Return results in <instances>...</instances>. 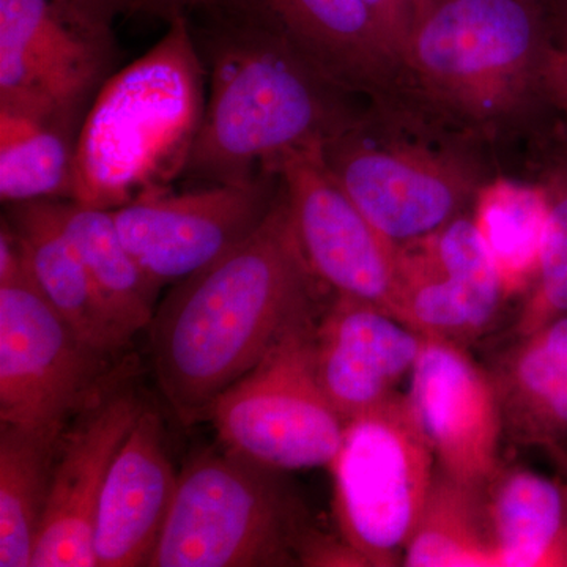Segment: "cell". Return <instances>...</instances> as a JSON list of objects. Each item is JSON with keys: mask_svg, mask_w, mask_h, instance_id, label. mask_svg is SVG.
Segmentation results:
<instances>
[{"mask_svg": "<svg viewBox=\"0 0 567 567\" xmlns=\"http://www.w3.org/2000/svg\"><path fill=\"white\" fill-rule=\"evenodd\" d=\"M323 286L298 244L281 186L256 233L215 264L174 284L151 323L153 371L183 423L252 371Z\"/></svg>", "mask_w": 567, "mask_h": 567, "instance_id": "6da1fadb", "label": "cell"}, {"mask_svg": "<svg viewBox=\"0 0 567 567\" xmlns=\"http://www.w3.org/2000/svg\"><path fill=\"white\" fill-rule=\"evenodd\" d=\"M200 55L208 85L182 175L189 186L275 175L284 156L324 147L354 122L336 95L346 89L264 20L216 33Z\"/></svg>", "mask_w": 567, "mask_h": 567, "instance_id": "7a4b0ae2", "label": "cell"}, {"mask_svg": "<svg viewBox=\"0 0 567 567\" xmlns=\"http://www.w3.org/2000/svg\"><path fill=\"white\" fill-rule=\"evenodd\" d=\"M205 65L188 17L111 74L85 112L74 203L115 210L182 178L203 122Z\"/></svg>", "mask_w": 567, "mask_h": 567, "instance_id": "3957f363", "label": "cell"}, {"mask_svg": "<svg viewBox=\"0 0 567 567\" xmlns=\"http://www.w3.org/2000/svg\"><path fill=\"white\" fill-rule=\"evenodd\" d=\"M308 513L281 470L205 451L178 476L151 567L298 566Z\"/></svg>", "mask_w": 567, "mask_h": 567, "instance_id": "277c9868", "label": "cell"}, {"mask_svg": "<svg viewBox=\"0 0 567 567\" xmlns=\"http://www.w3.org/2000/svg\"><path fill=\"white\" fill-rule=\"evenodd\" d=\"M550 44L528 0H434L402 55L424 92L491 121L543 87Z\"/></svg>", "mask_w": 567, "mask_h": 567, "instance_id": "5b68a950", "label": "cell"}, {"mask_svg": "<svg viewBox=\"0 0 567 567\" xmlns=\"http://www.w3.org/2000/svg\"><path fill=\"white\" fill-rule=\"evenodd\" d=\"M112 360L87 344L43 297L2 219L0 423L59 442L70 417L112 388Z\"/></svg>", "mask_w": 567, "mask_h": 567, "instance_id": "8992f818", "label": "cell"}, {"mask_svg": "<svg viewBox=\"0 0 567 567\" xmlns=\"http://www.w3.org/2000/svg\"><path fill=\"white\" fill-rule=\"evenodd\" d=\"M333 477L339 535L369 567L402 566L439 462L409 395L394 393L347 421Z\"/></svg>", "mask_w": 567, "mask_h": 567, "instance_id": "52a82bcc", "label": "cell"}, {"mask_svg": "<svg viewBox=\"0 0 567 567\" xmlns=\"http://www.w3.org/2000/svg\"><path fill=\"white\" fill-rule=\"evenodd\" d=\"M316 317L298 320L252 371L213 404L224 450L281 472L330 466L346 421L324 394L315 364Z\"/></svg>", "mask_w": 567, "mask_h": 567, "instance_id": "ba28073f", "label": "cell"}, {"mask_svg": "<svg viewBox=\"0 0 567 567\" xmlns=\"http://www.w3.org/2000/svg\"><path fill=\"white\" fill-rule=\"evenodd\" d=\"M323 156L357 207L394 245L435 233L462 215L480 189L453 156L368 136L358 121L324 145Z\"/></svg>", "mask_w": 567, "mask_h": 567, "instance_id": "9c48e42d", "label": "cell"}, {"mask_svg": "<svg viewBox=\"0 0 567 567\" xmlns=\"http://www.w3.org/2000/svg\"><path fill=\"white\" fill-rule=\"evenodd\" d=\"M276 175L245 183L189 186L148 194L112 210L123 244L156 286L177 284L215 264L271 212Z\"/></svg>", "mask_w": 567, "mask_h": 567, "instance_id": "30bf717a", "label": "cell"}, {"mask_svg": "<svg viewBox=\"0 0 567 567\" xmlns=\"http://www.w3.org/2000/svg\"><path fill=\"white\" fill-rule=\"evenodd\" d=\"M115 39L82 28L52 0H0V107L80 132L111 76Z\"/></svg>", "mask_w": 567, "mask_h": 567, "instance_id": "8fae6325", "label": "cell"}, {"mask_svg": "<svg viewBox=\"0 0 567 567\" xmlns=\"http://www.w3.org/2000/svg\"><path fill=\"white\" fill-rule=\"evenodd\" d=\"M275 175L306 262L334 295L394 316L395 245L357 207L328 166L323 147L289 153Z\"/></svg>", "mask_w": 567, "mask_h": 567, "instance_id": "7c38bea8", "label": "cell"}, {"mask_svg": "<svg viewBox=\"0 0 567 567\" xmlns=\"http://www.w3.org/2000/svg\"><path fill=\"white\" fill-rule=\"evenodd\" d=\"M505 282L472 215L395 245L394 317L427 339L468 346L498 320Z\"/></svg>", "mask_w": 567, "mask_h": 567, "instance_id": "4fadbf2b", "label": "cell"}, {"mask_svg": "<svg viewBox=\"0 0 567 567\" xmlns=\"http://www.w3.org/2000/svg\"><path fill=\"white\" fill-rule=\"evenodd\" d=\"M144 409L133 390L112 386L66 425L55 451L32 567H96L93 527L100 496Z\"/></svg>", "mask_w": 567, "mask_h": 567, "instance_id": "5bb4252c", "label": "cell"}, {"mask_svg": "<svg viewBox=\"0 0 567 567\" xmlns=\"http://www.w3.org/2000/svg\"><path fill=\"white\" fill-rule=\"evenodd\" d=\"M410 402L439 468L486 487L502 466L505 413L494 377L465 346L424 338L410 374Z\"/></svg>", "mask_w": 567, "mask_h": 567, "instance_id": "9a60e30c", "label": "cell"}, {"mask_svg": "<svg viewBox=\"0 0 567 567\" xmlns=\"http://www.w3.org/2000/svg\"><path fill=\"white\" fill-rule=\"evenodd\" d=\"M423 344V336L385 309L334 295L316 322L317 377L347 423L398 393Z\"/></svg>", "mask_w": 567, "mask_h": 567, "instance_id": "2e32d148", "label": "cell"}, {"mask_svg": "<svg viewBox=\"0 0 567 567\" xmlns=\"http://www.w3.org/2000/svg\"><path fill=\"white\" fill-rule=\"evenodd\" d=\"M178 476L162 417L145 406L112 462L100 496L93 527L96 567L148 566Z\"/></svg>", "mask_w": 567, "mask_h": 567, "instance_id": "e0dca14e", "label": "cell"}, {"mask_svg": "<svg viewBox=\"0 0 567 567\" xmlns=\"http://www.w3.org/2000/svg\"><path fill=\"white\" fill-rule=\"evenodd\" d=\"M251 2L265 22L346 91L375 92L402 71L364 0Z\"/></svg>", "mask_w": 567, "mask_h": 567, "instance_id": "ac0fdd59", "label": "cell"}, {"mask_svg": "<svg viewBox=\"0 0 567 567\" xmlns=\"http://www.w3.org/2000/svg\"><path fill=\"white\" fill-rule=\"evenodd\" d=\"M7 224L22 262L52 308L93 349L117 358L132 344L96 292L80 252L59 216L58 200L7 205Z\"/></svg>", "mask_w": 567, "mask_h": 567, "instance_id": "d6986e66", "label": "cell"}, {"mask_svg": "<svg viewBox=\"0 0 567 567\" xmlns=\"http://www.w3.org/2000/svg\"><path fill=\"white\" fill-rule=\"evenodd\" d=\"M499 567H567V475L502 465L486 484Z\"/></svg>", "mask_w": 567, "mask_h": 567, "instance_id": "ffe728a7", "label": "cell"}, {"mask_svg": "<svg viewBox=\"0 0 567 567\" xmlns=\"http://www.w3.org/2000/svg\"><path fill=\"white\" fill-rule=\"evenodd\" d=\"M405 567H499L486 487L462 483L436 470L412 535Z\"/></svg>", "mask_w": 567, "mask_h": 567, "instance_id": "44dd1931", "label": "cell"}, {"mask_svg": "<svg viewBox=\"0 0 567 567\" xmlns=\"http://www.w3.org/2000/svg\"><path fill=\"white\" fill-rule=\"evenodd\" d=\"M59 216L96 292L132 338L151 327L159 287L123 244L112 210L58 200Z\"/></svg>", "mask_w": 567, "mask_h": 567, "instance_id": "7402d4cb", "label": "cell"}, {"mask_svg": "<svg viewBox=\"0 0 567 567\" xmlns=\"http://www.w3.org/2000/svg\"><path fill=\"white\" fill-rule=\"evenodd\" d=\"M78 134L61 122L0 107L2 203L73 200Z\"/></svg>", "mask_w": 567, "mask_h": 567, "instance_id": "603a6c76", "label": "cell"}, {"mask_svg": "<svg viewBox=\"0 0 567 567\" xmlns=\"http://www.w3.org/2000/svg\"><path fill=\"white\" fill-rule=\"evenodd\" d=\"M550 203L546 186L496 178L480 186L472 218L505 282L507 297L528 292L535 279Z\"/></svg>", "mask_w": 567, "mask_h": 567, "instance_id": "cb8c5ba5", "label": "cell"}, {"mask_svg": "<svg viewBox=\"0 0 567 567\" xmlns=\"http://www.w3.org/2000/svg\"><path fill=\"white\" fill-rule=\"evenodd\" d=\"M58 445L0 423V567H32Z\"/></svg>", "mask_w": 567, "mask_h": 567, "instance_id": "d4e9b609", "label": "cell"}, {"mask_svg": "<svg viewBox=\"0 0 567 567\" xmlns=\"http://www.w3.org/2000/svg\"><path fill=\"white\" fill-rule=\"evenodd\" d=\"M505 425L529 405L567 383V315L514 338L491 369Z\"/></svg>", "mask_w": 567, "mask_h": 567, "instance_id": "484cf974", "label": "cell"}, {"mask_svg": "<svg viewBox=\"0 0 567 567\" xmlns=\"http://www.w3.org/2000/svg\"><path fill=\"white\" fill-rule=\"evenodd\" d=\"M544 186L550 203L546 237L535 279L522 298L514 338L567 315V167L555 171Z\"/></svg>", "mask_w": 567, "mask_h": 567, "instance_id": "4316f807", "label": "cell"}, {"mask_svg": "<svg viewBox=\"0 0 567 567\" xmlns=\"http://www.w3.org/2000/svg\"><path fill=\"white\" fill-rule=\"evenodd\" d=\"M402 66L410 37L434 0H364Z\"/></svg>", "mask_w": 567, "mask_h": 567, "instance_id": "83f0119b", "label": "cell"}, {"mask_svg": "<svg viewBox=\"0 0 567 567\" xmlns=\"http://www.w3.org/2000/svg\"><path fill=\"white\" fill-rule=\"evenodd\" d=\"M297 563L309 567H369L344 537L327 535L312 525L298 544Z\"/></svg>", "mask_w": 567, "mask_h": 567, "instance_id": "f1b7e54d", "label": "cell"}, {"mask_svg": "<svg viewBox=\"0 0 567 567\" xmlns=\"http://www.w3.org/2000/svg\"><path fill=\"white\" fill-rule=\"evenodd\" d=\"M82 28L114 39V22L125 11L137 7V0H52Z\"/></svg>", "mask_w": 567, "mask_h": 567, "instance_id": "f546056e", "label": "cell"}, {"mask_svg": "<svg viewBox=\"0 0 567 567\" xmlns=\"http://www.w3.org/2000/svg\"><path fill=\"white\" fill-rule=\"evenodd\" d=\"M543 87L567 114V47H551L543 71Z\"/></svg>", "mask_w": 567, "mask_h": 567, "instance_id": "4dcf8cb0", "label": "cell"}, {"mask_svg": "<svg viewBox=\"0 0 567 567\" xmlns=\"http://www.w3.org/2000/svg\"><path fill=\"white\" fill-rule=\"evenodd\" d=\"M210 0H137V9L163 18L167 22L178 17H188V11Z\"/></svg>", "mask_w": 567, "mask_h": 567, "instance_id": "1f68e13d", "label": "cell"}, {"mask_svg": "<svg viewBox=\"0 0 567 567\" xmlns=\"http://www.w3.org/2000/svg\"><path fill=\"white\" fill-rule=\"evenodd\" d=\"M557 464L559 465V468H561V473H567V450L566 453L563 454V457L559 458Z\"/></svg>", "mask_w": 567, "mask_h": 567, "instance_id": "d6a6232c", "label": "cell"}, {"mask_svg": "<svg viewBox=\"0 0 567 567\" xmlns=\"http://www.w3.org/2000/svg\"><path fill=\"white\" fill-rule=\"evenodd\" d=\"M563 44H565V47H567V18H566V35H565V41H563Z\"/></svg>", "mask_w": 567, "mask_h": 567, "instance_id": "836d02e7", "label": "cell"}]
</instances>
